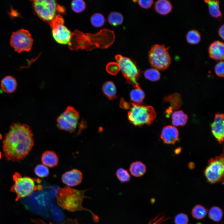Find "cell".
Returning <instances> with one entry per match:
<instances>
[{"label":"cell","instance_id":"cell-1","mask_svg":"<svg viewBox=\"0 0 224 224\" xmlns=\"http://www.w3.org/2000/svg\"><path fill=\"white\" fill-rule=\"evenodd\" d=\"M3 150L8 160L20 161L29 153L34 144L33 134L27 125L13 123L3 141Z\"/></svg>","mask_w":224,"mask_h":224},{"label":"cell","instance_id":"cell-2","mask_svg":"<svg viewBox=\"0 0 224 224\" xmlns=\"http://www.w3.org/2000/svg\"><path fill=\"white\" fill-rule=\"evenodd\" d=\"M87 190H77L68 186L59 188L56 195L57 203L62 208L70 212H88L93 221L97 222L99 221V217L91 210L82 206L84 199L90 198L85 194Z\"/></svg>","mask_w":224,"mask_h":224},{"label":"cell","instance_id":"cell-3","mask_svg":"<svg viewBox=\"0 0 224 224\" xmlns=\"http://www.w3.org/2000/svg\"><path fill=\"white\" fill-rule=\"evenodd\" d=\"M13 178L14 184L11 190L16 194V201L29 196L34 191L42 189L39 179L23 176L17 172L13 175Z\"/></svg>","mask_w":224,"mask_h":224},{"label":"cell","instance_id":"cell-4","mask_svg":"<svg viewBox=\"0 0 224 224\" xmlns=\"http://www.w3.org/2000/svg\"><path fill=\"white\" fill-rule=\"evenodd\" d=\"M132 107L128 114L130 122L136 126L151 124L156 117L154 108L151 106L131 103Z\"/></svg>","mask_w":224,"mask_h":224},{"label":"cell","instance_id":"cell-5","mask_svg":"<svg viewBox=\"0 0 224 224\" xmlns=\"http://www.w3.org/2000/svg\"><path fill=\"white\" fill-rule=\"evenodd\" d=\"M32 5L35 14L41 19L49 22L53 20L58 12L63 13L65 9L53 0L32 1Z\"/></svg>","mask_w":224,"mask_h":224},{"label":"cell","instance_id":"cell-6","mask_svg":"<svg viewBox=\"0 0 224 224\" xmlns=\"http://www.w3.org/2000/svg\"><path fill=\"white\" fill-rule=\"evenodd\" d=\"M115 58L127 82L135 88L140 87L138 81L140 73L135 63L130 58L120 54L116 55Z\"/></svg>","mask_w":224,"mask_h":224},{"label":"cell","instance_id":"cell-7","mask_svg":"<svg viewBox=\"0 0 224 224\" xmlns=\"http://www.w3.org/2000/svg\"><path fill=\"white\" fill-rule=\"evenodd\" d=\"M169 49L164 45L158 44H155L151 47L148 56L152 66L158 70L162 71L168 68L171 61Z\"/></svg>","mask_w":224,"mask_h":224},{"label":"cell","instance_id":"cell-8","mask_svg":"<svg viewBox=\"0 0 224 224\" xmlns=\"http://www.w3.org/2000/svg\"><path fill=\"white\" fill-rule=\"evenodd\" d=\"M224 159L223 154L209 159L204 171L207 181L212 184L221 181L224 174Z\"/></svg>","mask_w":224,"mask_h":224},{"label":"cell","instance_id":"cell-9","mask_svg":"<svg viewBox=\"0 0 224 224\" xmlns=\"http://www.w3.org/2000/svg\"><path fill=\"white\" fill-rule=\"evenodd\" d=\"M49 22L55 40L60 44L71 45L72 33L64 25V21L63 16L58 14Z\"/></svg>","mask_w":224,"mask_h":224},{"label":"cell","instance_id":"cell-10","mask_svg":"<svg viewBox=\"0 0 224 224\" xmlns=\"http://www.w3.org/2000/svg\"><path fill=\"white\" fill-rule=\"evenodd\" d=\"M33 42V40L29 31L23 29L13 32L10 40L11 47L18 53L30 50Z\"/></svg>","mask_w":224,"mask_h":224},{"label":"cell","instance_id":"cell-11","mask_svg":"<svg viewBox=\"0 0 224 224\" xmlns=\"http://www.w3.org/2000/svg\"><path fill=\"white\" fill-rule=\"evenodd\" d=\"M79 119L78 112L71 106L68 107L57 119V126L60 129L69 132H74Z\"/></svg>","mask_w":224,"mask_h":224},{"label":"cell","instance_id":"cell-12","mask_svg":"<svg viewBox=\"0 0 224 224\" xmlns=\"http://www.w3.org/2000/svg\"><path fill=\"white\" fill-rule=\"evenodd\" d=\"M224 117L223 114H216L214 121L211 124L212 133L220 144H222L224 141Z\"/></svg>","mask_w":224,"mask_h":224},{"label":"cell","instance_id":"cell-13","mask_svg":"<svg viewBox=\"0 0 224 224\" xmlns=\"http://www.w3.org/2000/svg\"><path fill=\"white\" fill-rule=\"evenodd\" d=\"M82 178V174L80 170L73 169L64 173L62 175L61 180L67 186L73 187L80 184Z\"/></svg>","mask_w":224,"mask_h":224},{"label":"cell","instance_id":"cell-14","mask_svg":"<svg viewBox=\"0 0 224 224\" xmlns=\"http://www.w3.org/2000/svg\"><path fill=\"white\" fill-rule=\"evenodd\" d=\"M177 129L172 125H167L162 129L160 137L163 141L167 144H174L179 137Z\"/></svg>","mask_w":224,"mask_h":224},{"label":"cell","instance_id":"cell-15","mask_svg":"<svg viewBox=\"0 0 224 224\" xmlns=\"http://www.w3.org/2000/svg\"><path fill=\"white\" fill-rule=\"evenodd\" d=\"M208 52L210 57L214 60L222 61L224 57V44L220 41L216 40L209 46Z\"/></svg>","mask_w":224,"mask_h":224},{"label":"cell","instance_id":"cell-16","mask_svg":"<svg viewBox=\"0 0 224 224\" xmlns=\"http://www.w3.org/2000/svg\"><path fill=\"white\" fill-rule=\"evenodd\" d=\"M164 102L169 103L170 106L166 110L165 113L167 116L169 115L173 110L178 109L182 105L181 96L180 94L175 93L164 98Z\"/></svg>","mask_w":224,"mask_h":224},{"label":"cell","instance_id":"cell-17","mask_svg":"<svg viewBox=\"0 0 224 224\" xmlns=\"http://www.w3.org/2000/svg\"><path fill=\"white\" fill-rule=\"evenodd\" d=\"M41 160L44 165L47 167L53 168L57 166L58 158L54 152L47 150L42 153Z\"/></svg>","mask_w":224,"mask_h":224},{"label":"cell","instance_id":"cell-18","mask_svg":"<svg viewBox=\"0 0 224 224\" xmlns=\"http://www.w3.org/2000/svg\"><path fill=\"white\" fill-rule=\"evenodd\" d=\"M17 83L16 79L11 76L4 77L1 82V86L2 90L5 92L11 93L16 90Z\"/></svg>","mask_w":224,"mask_h":224},{"label":"cell","instance_id":"cell-19","mask_svg":"<svg viewBox=\"0 0 224 224\" xmlns=\"http://www.w3.org/2000/svg\"><path fill=\"white\" fill-rule=\"evenodd\" d=\"M172 5L171 2L167 0H159L155 2L154 9L157 13L161 15H166L171 12Z\"/></svg>","mask_w":224,"mask_h":224},{"label":"cell","instance_id":"cell-20","mask_svg":"<svg viewBox=\"0 0 224 224\" xmlns=\"http://www.w3.org/2000/svg\"><path fill=\"white\" fill-rule=\"evenodd\" d=\"M131 174L133 176L138 177L143 176L146 171V167L142 162L137 161L132 163L129 168Z\"/></svg>","mask_w":224,"mask_h":224},{"label":"cell","instance_id":"cell-21","mask_svg":"<svg viewBox=\"0 0 224 224\" xmlns=\"http://www.w3.org/2000/svg\"><path fill=\"white\" fill-rule=\"evenodd\" d=\"M188 115L181 110L175 111L172 114V124L175 126H184L187 122Z\"/></svg>","mask_w":224,"mask_h":224},{"label":"cell","instance_id":"cell-22","mask_svg":"<svg viewBox=\"0 0 224 224\" xmlns=\"http://www.w3.org/2000/svg\"><path fill=\"white\" fill-rule=\"evenodd\" d=\"M102 89L104 94L110 100L116 98V87L113 82L109 81L105 82L103 85Z\"/></svg>","mask_w":224,"mask_h":224},{"label":"cell","instance_id":"cell-23","mask_svg":"<svg viewBox=\"0 0 224 224\" xmlns=\"http://www.w3.org/2000/svg\"><path fill=\"white\" fill-rule=\"evenodd\" d=\"M204 2L208 4L209 13L212 16L217 18L221 16L218 0H205Z\"/></svg>","mask_w":224,"mask_h":224},{"label":"cell","instance_id":"cell-24","mask_svg":"<svg viewBox=\"0 0 224 224\" xmlns=\"http://www.w3.org/2000/svg\"><path fill=\"white\" fill-rule=\"evenodd\" d=\"M130 96L132 103L140 105L144 98L145 94L140 87H137L131 91Z\"/></svg>","mask_w":224,"mask_h":224},{"label":"cell","instance_id":"cell-25","mask_svg":"<svg viewBox=\"0 0 224 224\" xmlns=\"http://www.w3.org/2000/svg\"><path fill=\"white\" fill-rule=\"evenodd\" d=\"M124 20L123 15L120 12L114 11L111 12L108 17V21L111 25L117 26L122 24Z\"/></svg>","mask_w":224,"mask_h":224},{"label":"cell","instance_id":"cell-26","mask_svg":"<svg viewBox=\"0 0 224 224\" xmlns=\"http://www.w3.org/2000/svg\"><path fill=\"white\" fill-rule=\"evenodd\" d=\"M208 212V209L200 204L195 206L191 211L192 217L197 220H201L204 218L206 216Z\"/></svg>","mask_w":224,"mask_h":224},{"label":"cell","instance_id":"cell-27","mask_svg":"<svg viewBox=\"0 0 224 224\" xmlns=\"http://www.w3.org/2000/svg\"><path fill=\"white\" fill-rule=\"evenodd\" d=\"M223 214L222 211L220 208L217 206H213L210 209L208 215L211 220L218 222L222 220Z\"/></svg>","mask_w":224,"mask_h":224},{"label":"cell","instance_id":"cell-28","mask_svg":"<svg viewBox=\"0 0 224 224\" xmlns=\"http://www.w3.org/2000/svg\"><path fill=\"white\" fill-rule=\"evenodd\" d=\"M186 38L187 42L189 44H196L199 43L201 40V35L196 30H191L187 33Z\"/></svg>","mask_w":224,"mask_h":224},{"label":"cell","instance_id":"cell-29","mask_svg":"<svg viewBox=\"0 0 224 224\" xmlns=\"http://www.w3.org/2000/svg\"><path fill=\"white\" fill-rule=\"evenodd\" d=\"M144 76L147 79L152 81L158 80L160 78L161 74L159 71L154 68H150L145 70Z\"/></svg>","mask_w":224,"mask_h":224},{"label":"cell","instance_id":"cell-30","mask_svg":"<svg viewBox=\"0 0 224 224\" xmlns=\"http://www.w3.org/2000/svg\"><path fill=\"white\" fill-rule=\"evenodd\" d=\"M105 19L104 16L99 13L93 14L91 18L92 25L95 27L98 28L102 26L105 23Z\"/></svg>","mask_w":224,"mask_h":224},{"label":"cell","instance_id":"cell-31","mask_svg":"<svg viewBox=\"0 0 224 224\" xmlns=\"http://www.w3.org/2000/svg\"><path fill=\"white\" fill-rule=\"evenodd\" d=\"M116 175L118 179L121 183L128 182L130 179V176L128 171L123 168H119L116 171Z\"/></svg>","mask_w":224,"mask_h":224},{"label":"cell","instance_id":"cell-32","mask_svg":"<svg viewBox=\"0 0 224 224\" xmlns=\"http://www.w3.org/2000/svg\"><path fill=\"white\" fill-rule=\"evenodd\" d=\"M34 172L35 175L40 178L46 177L49 173L48 167L43 164L37 165L35 168Z\"/></svg>","mask_w":224,"mask_h":224},{"label":"cell","instance_id":"cell-33","mask_svg":"<svg viewBox=\"0 0 224 224\" xmlns=\"http://www.w3.org/2000/svg\"><path fill=\"white\" fill-rule=\"evenodd\" d=\"M72 10L76 13H80L83 11L86 8V3L82 0H74L71 4Z\"/></svg>","mask_w":224,"mask_h":224},{"label":"cell","instance_id":"cell-34","mask_svg":"<svg viewBox=\"0 0 224 224\" xmlns=\"http://www.w3.org/2000/svg\"><path fill=\"white\" fill-rule=\"evenodd\" d=\"M106 69L108 73L113 75H116L120 70L119 64L115 62L108 63L106 66Z\"/></svg>","mask_w":224,"mask_h":224},{"label":"cell","instance_id":"cell-35","mask_svg":"<svg viewBox=\"0 0 224 224\" xmlns=\"http://www.w3.org/2000/svg\"><path fill=\"white\" fill-rule=\"evenodd\" d=\"M32 221L35 224H56L49 222H46L40 219H35ZM58 224H79L78 220L76 219L68 218Z\"/></svg>","mask_w":224,"mask_h":224},{"label":"cell","instance_id":"cell-36","mask_svg":"<svg viewBox=\"0 0 224 224\" xmlns=\"http://www.w3.org/2000/svg\"><path fill=\"white\" fill-rule=\"evenodd\" d=\"M189 221L187 215L182 213L176 215L174 219L175 224H187Z\"/></svg>","mask_w":224,"mask_h":224},{"label":"cell","instance_id":"cell-37","mask_svg":"<svg viewBox=\"0 0 224 224\" xmlns=\"http://www.w3.org/2000/svg\"><path fill=\"white\" fill-rule=\"evenodd\" d=\"M224 64L223 61H220L215 67L216 74L219 77H223L224 75Z\"/></svg>","mask_w":224,"mask_h":224},{"label":"cell","instance_id":"cell-38","mask_svg":"<svg viewBox=\"0 0 224 224\" xmlns=\"http://www.w3.org/2000/svg\"><path fill=\"white\" fill-rule=\"evenodd\" d=\"M138 5L142 8L147 9L151 7L154 2L152 0L137 1Z\"/></svg>","mask_w":224,"mask_h":224},{"label":"cell","instance_id":"cell-39","mask_svg":"<svg viewBox=\"0 0 224 224\" xmlns=\"http://www.w3.org/2000/svg\"><path fill=\"white\" fill-rule=\"evenodd\" d=\"M120 106L123 109H128L130 108V105L122 98L120 101Z\"/></svg>","mask_w":224,"mask_h":224},{"label":"cell","instance_id":"cell-40","mask_svg":"<svg viewBox=\"0 0 224 224\" xmlns=\"http://www.w3.org/2000/svg\"><path fill=\"white\" fill-rule=\"evenodd\" d=\"M162 218L159 217H156L154 219L151 220L148 224H161Z\"/></svg>","mask_w":224,"mask_h":224},{"label":"cell","instance_id":"cell-41","mask_svg":"<svg viewBox=\"0 0 224 224\" xmlns=\"http://www.w3.org/2000/svg\"><path fill=\"white\" fill-rule=\"evenodd\" d=\"M224 25H222L219 28L218 31V33L219 36L224 40Z\"/></svg>","mask_w":224,"mask_h":224},{"label":"cell","instance_id":"cell-42","mask_svg":"<svg viewBox=\"0 0 224 224\" xmlns=\"http://www.w3.org/2000/svg\"><path fill=\"white\" fill-rule=\"evenodd\" d=\"M2 138V136L0 134V139H1Z\"/></svg>","mask_w":224,"mask_h":224},{"label":"cell","instance_id":"cell-43","mask_svg":"<svg viewBox=\"0 0 224 224\" xmlns=\"http://www.w3.org/2000/svg\"><path fill=\"white\" fill-rule=\"evenodd\" d=\"M1 152H0V159L1 158Z\"/></svg>","mask_w":224,"mask_h":224}]
</instances>
